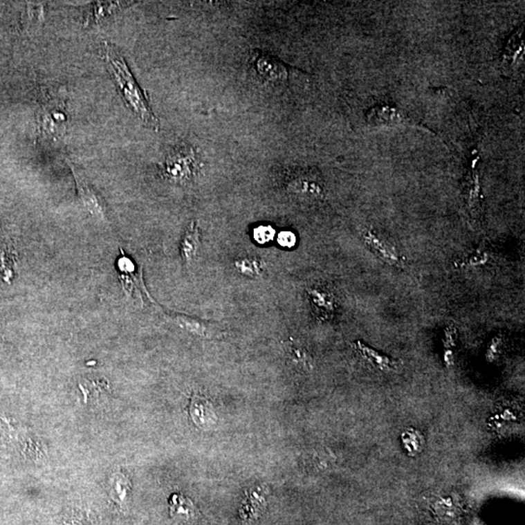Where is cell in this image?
<instances>
[{"instance_id": "cell-5", "label": "cell", "mask_w": 525, "mask_h": 525, "mask_svg": "<svg viewBox=\"0 0 525 525\" xmlns=\"http://www.w3.org/2000/svg\"><path fill=\"white\" fill-rule=\"evenodd\" d=\"M69 167L73 172V177L76 182V188L79 200L82 203L83 208L93 217L98 219H104L105 208L100 196L92 185L89 183L87 178L83 172L75 165L68 162Z\"/></svg>"}, {"instance_id": "cell-18", "label": "cell", "mask_w": 525, "mask_h": 525, "mask_svg": "<svg viewBox=\"0 0 525 525\" xmlns=\"http://www.w3.org/2000/svg\"><path fill=\"white\" fill-rule=\"evenodd\" d=\"M313 303L318 309L324 311L325 313H331L334 311V303L333 298L327 292L320 291V290H314L313 292Z\"/></svg>"}, {"instance_id": "cell-12", "label": "cell", "mask_w": 525, "mask_h": 525, "mask_svg": "<svg viewBox=\"0 0 525 525\" xmlns=\"http://www.w3.org/2000/svg\"><path fill=\"white\" fill-rule=\"evenodd\" d=\"M169 505V515L172 519L190 520L199 514L193 501L181 493L170 496Z\"/></svg>"}, {"instance_id": "cell-6", "label": "cell", "mask_w": 525, "mask_h": 525, "mask_svg": "<svg viewBox=\"0 0 525 525\" xmlns=\"http://www.w3.org/2000/svg\"><path fill=\"white\" fill-rule=\"evenodd\" d=\"M287 189L295 195L306 199H320L324 196L322 183L313 170L295 172L287 182Z\"/></svg>"}, {"instance_id": "cell-13", "label": "cell", "mask_w": 525, "mask_h": 525, "mask_svg": "<svg viewBox=\"0 0 525 525\" xmlns=\"http://www.w3.org/2000/svg\"><path fill=\"white\" fill-rule=\"evenodd\" d=\"M200 230L196 221H192L187 228L181 246V257L184 262L190 264L195 259L200 248Z\"/></svg>"}, {"instance_id": "cell-10", "label": "cell", "mask_w": 525, "mask_h": 525, "mask_svg": "<svg viewBox=\"0 0 525 525\" xmlns=\"http://www.w3.org/2000/svg\"><path fill=\"white\" fill-rule=\"evenodd\" d=\"M266 489L262 486H256L246 490V500L242 503L241 510L242 519L250 520L256 519L263 510L265 502Z\"/></svg>"}, {"instance_id": "cell-22", "label": "cell", "mask_w": 525, "mask_h": 525, "mask_svg": "<svg viewBox=\"0 0 525 525\" xmlns=\"http://www.w3.org/2000/svg\"><path fill=\"white\" fill-rule=\"evenodd\" d=\"M278 242H279L280 246H284V248H293L296 243V237L293 232H282L278 236Z\"/></svg>"}, {"instance_id": "cell-16", "label": "cell", "mask_w": 525, "mask_h": 525, "mask_svg": "<svg viewBox=\"0 0 525 525\" xmlns=\"http://www.w3.org/2000/svg\"><path fill=\"white\" fill-rule=\"evenodd\" d=\"M354 347H356V349L360 352L361 356H363L364 358L367 359V360L373 362V364H375L376 367H380L381 369H390L392 368L393 364H394L392 359L381 356V354L378 353L375 350L371 349L370 347H367V345L362 344L360 342H356Z\"/></svg>"}, {"instance_id": "cell-21", "label": "cell", "mask_w": 525, "mask_h": 525, "mask_svg": "<svg viewBox=\"0 0 525 525\" xmlns=\"http://www.w3.org/2000/svg\"><path fill=\"white\" fill-rule=\"evenodd\" d=\"M273 236H275V230L270 226L258 227L254 232V237L260 243L272 241Z\"/></svg>"}, {"instance_id": "cell-20", "label": "cell", "mask_w": 525, "mask_h": 525, "mask_svg": "<svg viewBox=\"0 0 525 525\" xmlns=\"http://www.w3.org/2000/svg\"><path fill=\"white\" fill-rule=\"evenodd\" d=\"M118 4L113 2H98L93 6V15L90 17L91 20L98 21L107 14L111 13L115 7H118Z\"/></svg>"}, {"instance_id": "cell-4", "label": "cell", "mask_w": 525, "mask_h": 525, "mask_svg": "<svg viewBox=\"0 0 525 525\" xmlns=\"http://www.w3.org/2000/svg\"><path fill=\"white\" fill-rule=\"evenodd\" d=\"M361 236L367 248L370 249L376 257L392 267L404 268V258L395 248L394 244L378 234L373 228L364 230Z\"/></svg>"}, {"instance_id": "cell-9", "label": "cell", "mask_w": 525, "mask_h": 525, "mask_svg": "<svg viewBox=\"0 0 525 525\" xmlns=\"http://www.w3.org/2000/svg\"><path fill=\"white\" fill-rule=\"evenodd\" d=\"M170 318L182 329L192 333V334L200 335L201 338L213 339V338L220 337L223 335L222 331L218 329L215 326L208 322H203L201 320H195V318L189 317V316L174 314V315L170 316Z\"/></svg>"}, {"instance_id": "cell-2", "label": "cell", "mask_w": 525, "mask_h": 525, "mask_svg": "<svg viewBox=\"0 0 525 525\" xmlns=\"http://www.w3.org/2000/svg\"><path fill=\"white\" fill-rule=\"evenodd\" d=\"M199 162L195 152L189 146H181L172 151L165 158L160 169L164 178L175 183H185L198 174Z\"/></svg>"}, {"instance_id": "cell-1", "label": "cell", "mask_w": 525, "mask_h": 525, "mask_svg": "<svg viewBox=\"0 0 525 525\" xmlns=\"http://www.w3.org/2000/svg\"><path fill=\"white\" fill-rule=\"evenodd\" d=\"M102 54L107 62V69L114 79L115 85L120 95L128 105L129 110L148 128L158 131L160 128L159 120L153 114L145 93L139 88L129 71L123 56L118 49L109 42H102Z\"/></svg>"}, {"instance_id": "cell-19", "label": "cell", "mask_w": 525, "mask_h": 525, "mask_svg": "<svg viewBox=\"0 0 525 525\" xmlns=\"http://www.w3.org/2000/svg\"><path fill=\"white\" fill-rule=\"evenodd\" d=\"M237 268L242 273L246 275H259L262 273L263 264L260 261L252 260V259H246V260L239 261L236 263Z\"/></svg>"}, {"instance_id": "cell-17", "label": "cell", "mask_w": 525, "mask_h": 525, "mask_svg": "<svg viewBox=\"0 0 525 525\" xmlns=\"http://www.w3.org/2000/svg\"><path fill=\"white\" fill-rule=\"evenodd\" d=\"M489 256L483 251L476 250L470 255L466 256L462 260L457 261V266L459 268H477L486 265L488 262Z\"/></svg>"}, {"instance_id": "cell-11", "label": "cell", "mask_w": 525, "mask_h": 525, "mask_svg": "<svg viewBox=\"0 0 525 525\" xmlns=\"http://www.w3.org/2000/svg\"><path fill=\"white\" fill-rule=\"evenodd\" d=\"M522 30H519L517 35L512 37L509 44L505 48L502 56V68L505 73H510L515 71L517 64L522 62L524 56V47L522 37Z\"/></svg>"}, {"instance_id": "cell-3", "label": "cell", "mask_w": 525, "mask_h": 525, "mask_svg": "<svg viewBox=\"0 0 525 525\" xmlns=\"http://www.w3.org/2000/svg\"><path fill=\"white\" fill-rule=\"evenodd\" d=\"M66 122L64 102L51 98L43 102L39 124L44 138L54 140L62 138L66 131Z\"/></svg>"}, {"instance_id": "cell-7", "label": "cell", "mask_w": 525, "mask_h": 525, "mask_svg": "<svg viewBox=\"0 0 525 525\" xmlns=\"http://www.w3.org/2000/svg\"><path fill=\"white\" fill-rule=\"evenodd\" d=\"M252 62L256 73L264 82L280 83L288 78V67L277 57L257 53Z\"/></svg>"}, {"instance_id": "cell-8", "label": "cell", "mask_w": 525, "mask_h": 525, "mask_svg": "<svg viewBox=\"0 0 525 525\" xmlns=\"http://www.w3.org/2000/svg\"><path fill=\"white\" fill-rule=\"evenodd\" d=\"M192 421L203 430H210L217 423V414L208 398L194 393L189 407Z\"/></svg>"}, {"instance_id": "cell-15", "label": "cell", "mask_w": 525, "mask_h": 525, "mask_svg": "<svg viewBox=\"0 0 525 525\" xmlns=\"http://www.w3.org/2000/svg\"><path fill=\"white\" fill-rule=\"evenodd\" d=\"M284 349L287 358L293 362L295 365L301 367L304 370H311L313 359L303 345L290 339L288 342H284Z\"/></svg>"}, {"instance_id": "cell-14", "label": "cell", "mask_w": 525, "mask_h": 525, "mask_svg": "<svg viewBox=\"0 0 525 525\" xmlns=\"http://www.w3.org/2000/svg\"><path fill=\"white\" fill-rule=\"evenodd\" d=\"M466 203L471 217L478 219L481 212V187L478 172L470 175L466 184Z\"/></svg>"}]
</instances>
